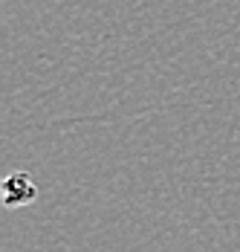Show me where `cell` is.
Masks as SVG:
<instances>
[{"mask_svg": "<svg viewBox=\"0 0 240 252\" xmlns=\"http://www.w3.org/2000/svg\"><path fill=\"white\" fill-rule=\"evenodd\" d=\"M38 197V186L35 180L26 174V171H12V174L3 180V203L9 209H21Z\"/></svg>", "mask_w": 240, "mask_h": 252, "instance_id": "obj_1", "label": "cell"}]
</instances>
